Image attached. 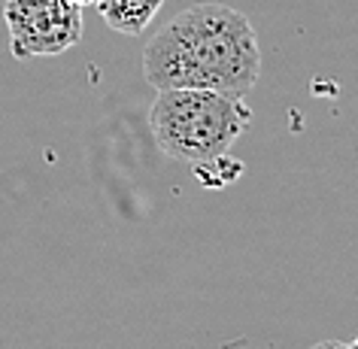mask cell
I'll return each instance as SVG.
<instances>
[{"label": "cell", "instance_id": "6da1fadb", "mask_svg": "<svg viewBox=\"0 0 358 349\" xmlns=\"http://www.w3.org/2000/svg\"><path fill=\"white\" fill-rule=\"evenodd\" d=\"M143 76L155 88H210L240 94L262 76V49L252 22L228 3H194L152 34L143 49Z\"/></svg>", "mask_w": 358, "mask_h": 349}, {"label": "cell", "instance_id": "7a4b0ae2", "mask_svg": "<svg viewBox=\"0 0 358 349\" xmlns=\"http://www.w3.org/2000/svg\"><path fill=\"white\" fill-rule=\"evenodd\" d=\"M252 110L240 94L210 88H158L149 110L155 146L173 161L201 164L234 146L249 128Z\"/></svg>", "mask_w": 358, "mask_h": 349}, {"label": "cell", "instance_id": "3957f363", "mask_svg": "<svg viewBox=\"0 0 358 349\" xmlns=\"http://www.w3.org/2000/svg\"><path fill=\"white\" fill-rule=\"evenodd\" d=\"M3 22L19 61L64 55L83 37V6L73 0H6Z\"/></svg>", "mask_w": 358, "mask_h": 349}, {"label": "cell", "instance_id": "277c9868", "mask_svg": "<svg viewBox=\"0 0 358 349\" xmlns=\"http://www.w3.org/2000/svg\"><path fill=\"white\" fill-rule=\"evenodd\" d=\"M161 3L164 0H94L101 19L128 37H137L149 28V22L161 13Z\"/></svg>", "mask_w": 358, "mask_h": 349}, {"label": "cell", "instance_id": "5b68a950", "mask_svg": "<svg viewBox=\"0 0 358 349\" xmlns=\"http://www.w3.org/2000/svg\"><path fill=\"white\" fill-rule=\"evenodd\" d=\"M194 176L207 189H228V185H234L243 176V161L228 158V152H225V155H216L210 161L194 164Z\"/></svg>", "mask_w": 358, "mask_h": 349}, {"label": "cell", "instance_id": "8992f818", "mask_svg": "<svg viewBox=\"0 0 358 349\" xmlns=\"http://www.w3.org/2000/svg\"><path fill=\"white\" fill-rule=\"evenodd\" d=\"M313 349H349V343H343V340H322Z\"/></svg>", "mask_w": 358, "mask_h": 349}, {"label": "cell", "instance_id": "52a82bcc", "mask_svg": "<svg viewBox=\"0 0 358 349\" xmlns=\"http://www.w3.org/2000/svg\"><path fill=\"white\" fill-rule=\"evenodd\" d=\"M349 349H358V334H355L352 340H349Z\"/></svg>", "mask_w": 358, "mask_h": 349}, {"label": "cell", "instance_id": "ba28073f", "mask_svg": "<svg viewBox=\"0 0 358 349\" xmlns=\"http://www.w3.org/2000/svg\"><path fill=\"white\" fill-rule=\"evenodd\" d=\"M73 3H79V6H85V3H94V0H73Z\"/></svg>", "mask_w": 358, "mask_h": 349}]
</instances>
